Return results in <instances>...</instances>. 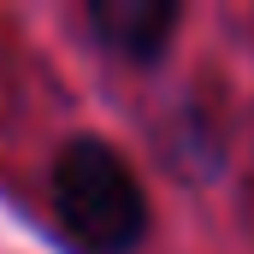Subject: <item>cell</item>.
Wrapping results in <instances>:
<instances>
[{
    "mask_svg": "<svg viewBox=\"0 0 254 254\" xmlns=\"http://www.w3.org/2000/svg\"><path fill=\"white\" fill-rule=\"evenodd\" d=\"M89 36L125 65H160L172 54L178 30H184V6L178 0H89L83 6Z\"/></svg>",
    "mask_w": 254,
    "mask_h": 254,
    "instance_id": "obj_2",
    "label": "cell"
},
{
    "mask_svg": "<svg viewBox=\"0 0 254 254\" xmlns=\"http://www.w3.org/2000/svg\"><path fill=\"white\" fill-rule=\"evenodd\" d=\"M48 207L54 225L77 254H136L154 207L125 154L107 136H71L48 172Z\"/></svg>",
    "mask_w": 254,
    "mask_h": 254,
    "instance_id": "obj_1",
    "label": "cell"
}]
</instances>
